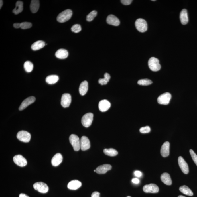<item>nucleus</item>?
I'll return each instance as SVG.
<instances>
[{
    "instance_id": "f257e3e1",
    "label": "nucleus",
    "mask_w": 197,
    "mask_h": 197,
    "mask_svg": "<svg viewBox=\"0 0 197 197\" xmlns=\"http://www.w3.org/2000/svg\"><path fill=\"white\" fill-rule=\"evenodd\" d=\"M72 15V12L70 9H67L60 13L57 18V20L60 23H64L70 20Z\"/></svg>"
},
{
    "instance_id": "f03ea898",
    "label": "nucleus",
    "mask_w": 197,
    "mask_h": 197,
    "mask_svg": "<svg viewBox=\"0 0 197 197\" xmlns=\"http://www.w3.org/2000/svg\"><path fill=\"white\" fill-rule=\"evenodd\" d=\"M148 64L149 68L153 71H158L161 69L159 60L155 57H152L150 58Z\"/></svg>"
},
{
    "instance_id": "7ed1b4c3",
    "label": "nucleus",
    "mask_w": 197,
    "mask_h": 197,
    "mask_svg": "<svg viewBox=\"0 0 197 197\" xmlns=\"http://www.w3.org/2000/svg\"><path fill=\"white\" fill-rule=\"evenodd\" d=\"M69 140L74 151H79L80 149V140L79 137L75 134H71L69 138Z\"/></svg>"
},
{
    "instance_id": "20e7f679",
    "label": "nucleus",
    "mask_w": 197,
    "mask_h": 197,
    "mask_svg": "<svg viewBox=\"0 0 197 197\" xmlns=\"http://www.w3.org/2000/svg\"><path fill=\"white\" fill-rule=\"evenodd\" d=\"M135 26L137 30L141 32H145L147 29V22L142 18H138L135 22Z\"/></svg>"
},
{
    "instance_id": "39448f33",
    "label": "nucleus",
    "mask_w": 197,
    "mask_h": 197,
    "mask_svg": "<svg viewBox=\"0 0 197 197\" xmlns=\"http://www.w3.org/2000/svg\"><path fill=\"white\" fill-rule=\"evenodd\" d=\"M93 114L92 113H88L85 114L82 119V123L84 127H88L92 124L93 120Z\"/></svg>"
},
{
    "instance_id": "423d86ee",
    "label": "nucleus",
    "mask_w": 197,
    "mask_h": 197,
    "mask_svg": "<svg viewBox=\"0 0 197 197\" xmlns=\"http://www.w3.org/2000/svg\"><path fill=\"white\" fill-rule=\"evenodd\" d=\"M172 96L169 92H165L160 95L157 98V101L159 104L167 105L170 102Z\"/></svg>"
},
{
    "instance_id": "0eeeda50",
    "label": "nucleus",
    "mask_w": 197,
    "mask_h": 197,
    "mask_svg": "<svg viewBox=\"0 0 197 197\" xmlns=\"http://www.w3.org/2000/svg\"><path fill=\"white\" fill-rule=\"evenodd\" d=\"M17 137L18 140L24 143H28L31 139V134L28 132L23 130L18 132Z\"/></svg>"
},
{
    "instance_id": "6e6552de",
    "label": "nucleus",
    "mask_w": 197,
    "mask_h": 197,
    "mask_svg": "<svg viewBox=\"0 0 197 197\" xmlns=\"http://www.w3.org/2000/svg\"><path fill=\"white\" fill-rule=\"evenodd\" d=\"M34 188L40 193L45 194L49 190V187L46 184L42 182H36L33 185Z\"/></svg>"
},
{
    "instance_id": "1a4fd4ad",
    "label": "nucleus",
    "mask_w": 197,
    "mask_h": 197,
    "mask_svg": "<svg viewBox=\"0 0 197 197\" xmlns=\"http://www.w3.org/2000/svg\"><path fill=\"white\" fill-rule=\"evenodd\" d=\"M71 95L69 94H64L61 97V105L64 108L68 107L71 103Z\"/></svg>"
},
{
    "instance_id": "9d476101",
    "label": "nucleus",
    "mask_w": 197,
    "mask_h": 197,
    "mask_svg": "<svg viewBox=\"0 0 197 197\" xmlns=\"http://www.w3.org/2000/svg\"><path fill=\"white\" fill-rule=\"evenodd\" d=\"M13 160L14 163L18 166L24 167L27 165V160L21 155H18L14 156Z\"/></svg>"
},
{
    "instance_id": "9b49d317",
    "label": "nucleus",
    "mask_w": 197,
    "mask_h": 197,
    "mask_svg": "<svg viewBox=\"0 0 197 197\" xmlns=\"http://www.w3.org/2000/svg\"><path fill=\"white\" fill-rule=\"evenodd\" d=\"M143 190L145 193H157L159 191L158 186L154 184L145 185L143 186Z\"/></svg>"
},
{
    "instance_id": "f8f14e48",
    "label": "nucleus",
    "mask_w": 197,
    "mask_h": 197,
    "mask_svg": "<svg viewBox=\"0 0 197 197\" xmlns=\"http://www.w3.org/2000/svg\"><path fill=\"white\" fill-rule=\"evenodd\" d=\"M35 100H36V98L34 96H31L27 98L25 100H23V102L21 104L20 106L19 107V110L20 111L23 110L29 105L34 103Z\"/></svg>"
},
{
    "instance_id": "ddd939ff",
    "label": "nucleus",
    "mask_w": 197,
    "mask_h": 197,
    "mask_svg": "<svg viewBox=\"0 0 197 197\" xmlns=\"http://www.w3.org/2000/svg\"><path fill=\"white\" fill-rule=\"evenodd\" d=\"M178 163L183 173L185 174H188L189 171L188 165L182 157L180 156L178 157Z\"/></svg>"
},
{
    "instance_id": "4468645a",
    "label": "nucleus",
    "mask_w": 197,
    "mask_h": 197,
    "mask_svg": "<svg viewBox=\"0 0 197 197\" xmlns=\"http://www.w3.org/2000/svg\"><path fill=\"white\" fill-rule=\"evenodd\" d=\"M80 147L82 151H85L90 147L89 139L86 136H82L80 140Z\"/></svg>"
},
{
    "instance_id": "2eb2a0df",
    "label": "nucleus",
    "mask_w": 197,
    "mask_h": 197,
    "mask_svg": "<svg viewBox=\"0 0 197 197\" xmlns=\"http://www.w3.org/2000/svg\"><path fill=\"white\" fill-rule=\"evenodd\" d=\"M111 166L109 164H104L98 167L95 169L96 173L99 174H105L107 172L111 169Z\"/></svg>"
},
{
    "instance_id": "dca6fc26",
    "label": "nucleus",
    "mask_w": 197,
    "mask_h": 197,
    "mask_svg": "<svg viewBox=\"0 0 197 197\" xmlns=\"http://www.w3.org/2000/svg\"><path fill=\"white\" fill-rule=\"evenodd\" d=\"M111 107V104L108 100H101L99 103V108L100 111L104 112L109 110Z\"/></svg>"
},
{
    "instance_id": "f3484780",
    "label": "nucleus",
    "mask_w": 197,
    "mask_h": 197,
    "mask_svg": "<svg viewBox=\"0 0 197 197\" xmlns=\"http://www.w3.org/2000/svg\"><path fill=\"white\" fill-rule=\"evenodd\" d=\"M169 147L170 143L169 142H165L162 146L161 149V154L162 156L164 157H167L169 155Z\"/></svg>"
},
{
    "instance_id": "a211bd4d",
    "label": "nucleus",
    "mask_w": 197,
    "mask_h": 197,
    "mask_svg": "<svg viewBox=\"0 0 197 197\" xmlns=\"http://www.w3.org/2000/svg\"><path fill=\"white\" fill-rule=\"evenodd\" d=\"M106 21L107 23L111 25L118 26L120 24V21L118 18L112 14H111L107 17Z\"/></svg>"
},
{
    "instance_id": "6ab92c4d",
    "label": "nucleus",
    "mask_w": 197,
    "mask_h": 197,
    "mask_svg": "<svg viewBox=\"0 0 197 197\" xmlns=\"http://www.w3.org/2000/svg\"><path fill=\"white\" fill-rule=\"evenodd\" d=\"M62 160H63V157L60 153L56 154L52 159V165L54 166H58L62 163Z\"/></svg>"
},
{
    "instance_id": "aec40b11",
    "label": "nucleus",
    "mask_w": 197,
    "mask_h": 197,
    "mask_svg": "<svg viewBox=\"0 0 197 197\" xmlns=\"http://www.w3.org/2000/svg\"><path fill=\"white\" fill-rule=\"evenodd\" d=\"M82 183L78 180H73L69 182L68 188L70 190H75L79 189L82 186Z\"/></svg>"
},
{
    "instance_id": "412c9836",
    "label": "nucleus",
    "mask_w": 197,
    "mask_h": 197,
    "mask_svg": "<svg viewBox=\"0 0 197 197\" xmlns=\"http://www.w3.org/2000/svg\"><path fill=\"white\" fill-rule=\"evenodd\" d=\"M180 20L181 23L184 25H185L188 23V17L187 11L186 9H184L181 11L180 14Z\"/></svg>"
},
{
    "instance_id": "4be33fe9",
    "label": "nucleus",
    "mask_w": 197,
    "mask_h": 197,
    "mask_svg": "<svg viewBox=\"0 0 197 197\" xmlns=\"http://www.w3.org/2000/svg\"><path fill=\"white\" fill-rule=\"evenodd\" d=\"M55 56L57 58L59 59H65L68 56V52L66 49H60L56 52Z\"/></svg>"
},
{
    "instance_id": "5701e85b",
    "label": "nucleus",
    "mask_w": 197,
    "mask_h": 197,
    "mask_svg": "<svg viewBox=\"0 0 197 197\" xmlns=\"http://www.w3.org/2000/svg\"><path fill=\"white\" fill-rule=\"evenodd\" d=\"M88 83L87 81H84L81 83L79 86V92L81 95L83 96L86 94L88 90Z\"/></svg>"
},
{
    "instance_id": "b1692460",
    "label": "nucleus",
    "mask_w": 197,
    "mask_h": 197,
    "mask_svg": "<svg viewBox=\"0 0 197 197\" xmlns=\"http://www.w3.org/2000/svg\"><path fill=\"white\" fill-rule=\"evenodd\" d=\"M40 7V1L38 0H32L30 5V9L33 13L37 12Z\"/></svg>"
},
{
    "instance_id": "393cba45",
    "label": "nucleus",
    "mask_w": 197,
    "mask_h": 197,
    "mask_svg": "<svg viewBox=\"0 0 197 197\" xmlns=\"http://www.w3.org/2000/svg\"><path fill=\"white\" fill-rule=\"evenodd\" d=\"M162 181L165 184L170 186L172 185V181L170 178V175L167 173H165L162 174L161 176Z\"/></svg>"
},
{
    "instance_id": "a878e982",
    "label": "nucleus",
    "mask_w": 197,
    "mask_h": 197,
    "mask_svg": "<svg viewBox=\"0 0 197 197\" xmlns=\"http://www.w3.org/2000/svg\"><path fill=\"white\" fill-rule=\"evenodd\" d=\"M45 45V42L44 41H38L32 44L31 48L33 50H38L44 48Z\"/></svg>"
},
{
    "instance_id": "bb28decb",
    "label": "nucleus",
    "mask_w": 197,
    "mask_h": 197,
    "mask_svg": "<svg viewBox=\"0 0 197 197\" xmlns=\"http://www.w3.org/2000/svg\"><path fill=\"white\" fill-rule=\"evenodd\" d=\"M23 3L21 1H18L15 5V7L13 10L14 14H17L20 13L23 11Z\"/></svg>"
},
{
    "instance_id": "cd10ccee",
    "label": "nucleus",
    "mask_w": 197,
    "mask_h": 197,
    "mask_svg": "<svg viewBox=\"0 0 197 197\" xmlns=\"http://www.w3.org/2000/svg\"><path fill=\"white\" fill-rule=\"evenodd\" d=\"M59 80V77L56 75H51L48 76L46 79V82L48 84H54L56 83Z\"/></svg>"
},
{
    "instance_id": "c85d7f7f",
    "label": "nucleus",
    "mask_w": 197,
    "mask_h": 197,
    "mask_svg": "<svg viewBox=\"0 0 197 197\" xmlns=\"http://www.w3.org/2000/svg\"><path fill=\"white\" fill-rule=\"evenodd\" d=\"M179 190L181 192L183 193L185 195L190 196H192L194 195L192 191L187 186H180V187Z\"/></svg>"
},
{
    "instance_id": "c756f323",
    "label": "nucleus",
    "mask_w": 197,
    "mask_h": 197,
    "mask_svg": "<svg viewBox=\"0 0 197 197\" xmlns=\"http://www.w3.org/2000/svg\"><path fill=\"white\" fill-rule=\"evenodd\" d=\"M104 153L107 156H115L118 154L117 150L113 148L105 149L103 151Z\"/></svg>"
},
{
    "instance_id": "7c9ffc66",
    "label": "nucleus",
    "mask_w": 197,
    "mask_h": 197,
    "mask_svg": "<svg viewBox=\"0 0 197 197\" xmlns=\"http://www.w3.org/2000/svg\"><path fill=\"white\" fill-rule=\"evenodd\" d=\"M104 77L103 79H100L98 80V83L101 85H104L107 84L111 78L110 75L107 73H105L104 74Z\"/></svg>"
},
{
    "instance_id": "2f4dec72",
    "label": "nucleus",
    "mask_w": 197,
    "mask_h": 197,
    "mask_svg": "<svg viewBox=\"0 0 197 197\" xmlns=\"http://www.w3.org/2000/svg\"><path fill=\"white\" fill-rule=\"evenodd\" d=\"M33 65L29 61H27L24 64L25 70L27 72H31L33 69Z\"/></svg>"
},
{
    "instance_id": "473e14b6",
    "label": "nucleus",
    "mask_w": 197,
    "mask_h": 197,
    "mask_svg": "<svg viewBox=\"0 0 197 197\" xmlns=\"http://www.w3.org/2000/svg\"><path fill=\"white\" fill-rule=\"evenodd\" d=\"M152 83V82L151 80L147 79L139 80L138 82V84L141 86H148Z\"/></svg>"
},
{
    "instance_id": "72a5a7b5",
    "label": "nucleus",
    "mask_w": 197,
    "mask_h": 197,
    "mask_svg": "<svg viewBox=\"0 0 197 197\" xmlns=\"http://www.w3.org/2000/svg\"><path fill=\"white\" fill-rule=\"evenodd\" d=\"M97 13L95 10H93L89 14L87 15V21L88 22H91L94 19L97 15Z\"/></svg>"
},
{
    "instance_id": "f704fd0d",
    "label": "nucleus",
    "mask_w": 197,
    "mask_h": 197,
    "mask_svg": "<svg viewBox=\"0 0 197 197\" xmlns=\"http://www.w3.org/2000/svg\"><path fill=\"white\" fill-rule=\"evenodd\" d=\"M32 27V24L29 22H23L21 23V28L22 29H26L31 28Z\"/></svg>"
},
{
    "instance_id": "c9c22d12",
    "label": "nucleus",
    "mask_w": 197,
    "mask_h": 197,
    "mask_svg": "<svg viewBox=\"0 0 197 197\" xmlns=\"http://www.w3.org/2000/svg\"><path fill=\"white\" fill-rule=\"evenodd\" d=\"M71 29L73 32L75 33H78L81 31L82 28L80 25L75 24L72 27Z\"/></svg>"
},
{
    "instance_id": "e433bc0d",
    "label": "nucleus",
    "mask_w": 197,
    "mask_h": 197,
    "mask_svg": "<svg viewBox=\"0 0 197 197\" xmlns=\"http://www.w3.org/2000/svg\"><path fill=\"white\" fill-rule=\"evenodd\" d=\"M141 133H149L151 131V128L148 126H146L145 127H143L141 128L139 130Z\"/></svg>"
},
{
    "instance_id": "4c0bfd02",
    "label": "nucleus",
    "mask_w": 197,
    "mask_h": 197,
    "mask_svg": "<svg viewBox=\"0 0 197 197\" xmlns=\"http://www.w3.org/2000/svg\"><path fill=\"white\" fill-rule=\"evenodd\" d=\"M190 152L193 160H194L196 165L197 166V155L192 149H190Z\"/></svg>"
},
{
    "instance_id": "58836bf2",
    "label": "nucleus",
    "mask_w": 197,
    "mask_h": 197,
    "mask_svg": "<svg viewBox=\"0 0 197 197\" xmlns=\"http://www.w3.org/2000/svg\"><path fill=\"white\" fill-rule=\"evenodd\" d=\"M121 1L123 4L125 5H128L131 3L133 1L132 0H122Z\"/></svg>"
},
{
    "instance_id": "ea45409f",
    "label": "nucleus",
    "mask_w": 197,
    "mask_h": 197,
    "mask_svg": "<svg viewBox=\"0 0 197 197\" xmlns=\"http://www.w3.org/2000/svg\"><path fill=\"white\" fill-rule=\"evenodd\" d=\"M100 193L98 192H94L92 193L91 197H100Z\"/></svg>"
},
{
    "instance_id": "a19ab883",
    "label": "nucleus",
    "mask_w": 197,
    "mask_h": 197,
    "mask_svg": "<svg viewBox=\"0 0 197 197\" xmlns=\"http://www.w3.org/2000/svg\"><path fill=\"white\" fill-rule=\"evenodd\" d=\"M134 174L136 177H139L141 176L142 175V173L139 171H136L134 172Z\"/></svg>"
},
{
    "instance_id": "79ce46f5",
    "label": "nucleus",
    "mask_w": 197,
    "mask_h": 197,
    "mask_svg": "<svg viewBox=\"0 0 197 197\" xmlns=\"http://www.w3.org/2000/svg\"><path fill=\"white\" fill-rule=\"evenodd\" d=\"M132 181L133 183L135 184H138L140 182L139 180L137 178H133V179L132 180Z\"/></svg>"
},
{
    "instance_id": "37998d69",
    "label": "nucleus",
    "mask_w": 197,
    "mask_h": 197,
    "mask_svg": "<svg viewBox=\"0 0 197 197\" xmlns=\"http://www.w3.org/2000/svg\"><path fill=\"white\" fill-rule=\"evenodd\" d=\"M13 26L15 28H21V23H15L13 24Z\"/></svg>"
},
{
    "instance_id": "c03bdc74",
    "label": "nucleus",
    "mask_w": 197,
    "mask_h": 197,
    "mask_svg": "<svg viewBox=\"0 0 197 197\" xmlns=\"http://www.w3.org/2000/svg\"><path fill=\"white\" fill-rule=\"evenodd\" d=\"M19 197H29L24 194H21L19 195Z\"/></svg>"
},
{
    "instance_id": "a18cd8bd",
    "label": "nucleus",
    "mask_w": 197,
    "mask_h": 197,
    "mask_svg": "<svg viewBox=\"0 0 197 197\" xmlns=\"http://www.w3.org/2000/svg\"><path fill=\"white\" fill-rule=\"evenodd\" d=\"M3 4V1L2 0H1L0 1V9H1L2 8Z\"/></svg>"
},
{
    "instance_id": "49530a36",
    "label": "nucleus",
    "mask_w": 197,
    "mask_h": 197,
    "mask_svg": "<svg viewBox=\"0 0 197 197\" xmlns=\"http://www.w3.org/2000/svg\"><path fill=\"white\" fill-rule=\"evenodd\" d=\"M178 197H186L184 196H183L182 195H179V196H178Z\"/></svg>"
},
{
    "instance_id": "de8ad7c7",
    "label": "nucleus",
    "mask_w": 197,
    "mask_h": 197,
    "mask_svg": "<svg viewBox=\"0 0 197 197\" xmlns=\"http://www.w3.org/2000/svg\"><path fill=\"white\" fill-rule=\"evenodd\" d=\"M152 1H155V0H152Z\"/></svg>"
},
{
    "instance_id": "09e8293b",
    "label": "nucleus",
    "mask_w": 197,
    "mask_h": 197,
    "mask_svg": "<svg viewBox=\"0 0 197 197\" xmlns=\"http://www.w3.org/2000/svg\"><path fill=\"white\" fill-rule=\"evenodd\" d=\"M94 172H96V170H94Z\"/></svg>"
},
{
    "instance_id": "8fccbe9b",
    "label": "nucleus",
    "mask_w": 197,
    "mask_h": 197,
    "mask_svg": "<svg viewBox=\"0 0 197 197\" xmlns=\"http://www.w3.org/2000/svg\"><path fill=\"white\" fill-rule=\"evenodd\" d=\"M127 197H131V196H127Z\"/></svg>"
}]
</instances>
